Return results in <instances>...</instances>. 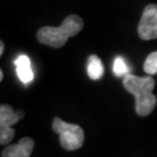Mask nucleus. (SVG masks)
<instances>
[{"mask_svg": "<svg viewBox=\"0 0 157 157\" xmlns=\"http://www.w3.org/2000/svg\"><path fill=\"white\" fill-rule=\"evenodd\" d=\"M124 87L135 97V111L140 117H147L155 109L157 98L154 94L155 80L151 76L137 77L128 73L124 77Z\"/></svg>", "mask_w": 157, "mask_h": 157, "instance_id": "1", "label": "nucleus"}, {"mask_svg": "<svg viewBox=\"0 0 157 157\" xmlns=\"http://www.w3.org/2000/svg\"><path fill=\"white\" fill-rule=\"evenodd\" d=\"M84 27L82 17L78 15H69L64 19L59 27L45 26L37 32V40L42 44L51 48H62L67 41L72 36H76Z\"/></svg>", "mask_w": 157, "mask_h": 157, "instance_id": "2", "label": "nucleus"}, {"mask_svg": "<svg viewBox=\"0 0 157 157\" xmlns=\"http://www.w3.org/2000/svg\"><path fill=\"white\" fill-rule=\"evenodd\" d=\"M52 129L59 135V143L65 150H77L84 143V130L78 124H67L62 119L55 118L52 122Z\"/></svg>", "mask_w": 157, "mask_h": 157, "instance_id": "3", "label": "nucleus"}, {"mask_svg": "<svg viewBox=\"0 0 157 157\" xmlns=\"http://www.w3.org/2000/svg\"><path fill=\"white\" fill-rule=\"evenodd\" d=\"M25 117L23 111H14L10 105L2 104L0 106V143L5 146L10 143L15 135L13 126Z\"/></svg>", "mask_w": 157, "mask_h": 157, "instance_id": "4", "label": "nucleus"}, {"mask_svg": "<svg viewBox=\"0 0 157 157\" xmlns=\"http://www.w3.org/2000/svg\"><path fill=\"white\" fill-rule=\"evenodd\" d=\"M137 33L142 40L157 39V5L150 4L144 8L142 13L140 23L137 27Z\"/></svg>", "mask_w": 157, "mask_h": 157, "instance_id": "5", "label": "nucleus"}, {"mask_svg": "<svg viewBox=\"0 0 157 157\" xmlns=\"http://www.w3.org/2000/svg\"><path fill=\"white\" fill-rule=\"evenodd\" d=\"M34 141L30 137H23L17 144L6 147L1 157H30L34 150Z\"/></svg>", "mask_w": 157, "mask_h": 157, "instance_id": "6", "label": "nucleus"}, {"mask_svg": "<svg viewBox=\"0 0 157 157\" xmlns=\"http://www.w3.org/2000/svg\"><path fill=\"white\" fill-rule=\"evenodd\" d=\"M15 69H17V77L23 84H29L34 79V72L30 65V59L26 55H20L15 59Z\"/></svg>", "mask_w": 157, "mask_h": 157, "instance_id": "7", "label": "nucleus"}, {"mask_svg": "<svg viewBox=\"0 0 157 157\" xmlns=\"http://www.w3.org/2000/svg\"><path fill=\"white\" fill-rule=\"evenodd\" d=\"M87 75L92 80H98L104 75V64L97 55H91L87 59Z\"/></svg>", "mask_w": 157, "mask_h": 157, "instance_id": "8", "label": "nucleus"}, {"mask_svg": "<svg viewBox=\"0 0 157 157\" xmlns=\"http://www.w3.org/2000/svg\"><path fill=\"white\" fill-rule=\"evenodd\" d=\"M113 72L117 77H124L126 75L130 73V69L127 65V63L122 57H117L114 59V64H113Z\"/></svg>", "mask_w": 157, "mask_h": 157, "instance_id": "9", "label": "nucleus"}, {"mask_svg": "<svg viewBox=\"0 0 157 157\" xmlns=\"http://www.w3.org/2000/svg\"><path fill=\"white\" fill-rule=\"evenodd\" d=\"M143 69L146 73L148 75H156L157 73V51H154L150 55H148V57L144 61V64H143Z\"/></svg>", "mask_w": 157, "mask_h": 157, "instance_id": "10", "label": "nucleus"}, {"mask_svg": "<svg viewBox=\"0 0 157 157\" xmlns=\"http://www.w3.org/2000/svg\"><path fill=\"white\" fill-rule=\"evenodd\" d=\"M4 49H5V44H4V42H0V55H2V54H4Z\"/></svg>", "mask_w": 157, "mask_h": 157, "instance_id": "11", "label": "nucleus"}, {"mask_svg": "<svg viewBox=\"0 0 157 157\" xmlns=\"http://www.w3.org/2000/svg\"><path fill=\"white\" fill-rule=\"evenodd\" d=\"M4 79V72H2V70H0V80H2Z\"/></svg>", "mask_w": 157, "mask_h": 157, "instance_id": "12", "label": "nucleus"}]
</instances>
